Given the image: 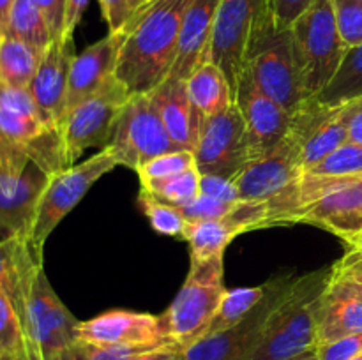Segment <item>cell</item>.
Returning a JSON list of instances; mask_svg holds the SVG:
<instances>
[{
    "mask_svg": "<svg viewBox=\"0 0 362 360\" xmlns=\"http://www.w3.org/2000/svg\"><path fill=\"white\" fill-rule=\"evenodd\" d=\"M16 0H0V39L6 35L7 23H9L11 11H13V6Z\"/></svg>",
    "mask_w": 362,
    "mask_h": 360,
    "instance_id": "681fc988",
    "label": "cell"
},
{
    "mask_svg": "<svg viewBox=\"0 0 362 360\" xmlns=\"http://www.w3.org/2000/svg\"><path fill=\"white\" fill-rule=\"evenodd\" d=\"M292 360H318V352H317V348L310 349V352L303 353V355L296 356V359H292Z\"/></svg>",
    "mask_w": 362,
    "mask_h": 360,
    "instance_id": "f907efd6",
    "label": "cell"
},
{
    "mask_svg": "<svg viewBox=\"0 0 362 360\" xmlns=\"http://www.w3.org/2000/svg\"><path fill=\"white\" fill-rule=\"evenodd\" d=\"M292 129L300 143L303 173L317 166L349 141L341 104L327 106L315 99H306L293 113Z\"/></svg>",
    "mask_w": 362,
    "mask_h": 360,
    "instance_id": "ac0fdd59",
    "label": "cell"
},
{
    "mask_svg": "<svg viewBox=\"0 0 362 360\" xmlns=\"http://www.w3.org/2000/svg\"><path fill=\"white\" fill-rule=\"evenodd\" d=\"M341 109L349 131V141L362 145V95L343 102Z\"/></svg>",
    "mask_w": 362,
    "mask_h": 360,
    "instance_id": "bcb514c9",
    "label": "cell"
},
{
    "mask_svg": "<svg viewBox=\"0 0 362 360\" xmlns=\"http://www.w3.org/2000/svg\"><path fill=\"white\" fill-rule=\"evenodd\" d=\"M0 360H27L23 328L20 316L0 286Z\"/></svg>",
    "mask_w": 362,
    "mask_h": 360,
    "instance_id": "836d02e7",
    "label": "cell"
},
{
    "mask_svg": "<svg viewBox=\"0 0 362 360\" xmlns=\"http://www.w3.org/2000/svg\"><path fill=\"white\" fill-rule=\"evenodd\" d=\"M74 55L76 53H74L73 39L52 41V44L42 53L34 80L28 87L41 115L49 126L57 129L66 108L67 83H69L71 62Z\"/></svg>",
    "mask_w": 362,
    "mask_h": 360,
    "instance_id": "44dd1931",
    "label": "cell"
},
{
    "mask_svg": "<svg viewBox=\"0 0 362 360\" xmlns=\"http://www.w3.org/2000/svg\"><path fill=\"white\" fill-rule=\"evenodd\" d=\"M352 360H362V355H359V356H356V359H352Z\"/></svg>",
    "mask_w": 362,
    "mask_h": 360,
    "instance_id": "f5cc1de1",
    "label": "cell"
},
{
    "mask_svg": "<svg viewBox=\"0 0 362 360\" xmlns=\"http://www.w3.org/2000/svg\"><path fill=\"white\" fill-rule=\"evenodd\" d=\"M332 275L362 282V240L350 244L345 256L332 265Z\"/></svg>",
    "mask_w": 362,
    "mask_h": 360,
    "instance_id": "ee69618b",
    "label": "cell"
},
{
    "mask_svg": "<svg viewBox=\"0 0 362 360\" xmlns=\"http://www.w3.org/2000/svg\"><path fill=\"white\" fill-rule=\"evenodd\" d=\"M281 224H310L350 244L362 235V176L352 179L327 196L292 212Z\"/></svg>",
    "mask_w": 362,
    "mask_h": 360,
    "instance_id": "e0dca14e",
    "label": "cell"
},
{
    "mask_svg": "<svg viewBox=\"0 0 362 360\" xmlns=\"http://www.w3.org/2000/svg\"><path fill=\"white\" fill-rule=\"evenodd\" d=\"M318 360H352L362 355V332L317 346Z\"/></svg>",
    "mask_w": 362,
    "mask_h": 360,
    "instance_id": "b9f144b4",
    "label": "cell"
},
{
    "mask_svg": "<svg viewBox=\"0 0 362 360\" xmlns=\"http://www.w3.org/2000/svg\"><path fill=\"white\" fill-rule=\"evenodd\" d=\"M362 95V44L346 49V55L331 83L313 97L320 104L336 106Z\"/></svg>",
    "mask_w": 362,
    "mask_h": 360,
    "instance_id": "4dcf8cb0",
    "label": "cell"
},
{
    "mask_svg": "<svg viewBox=\"0 0 362 360\" xmlns=\"http://www.w3.org/2000/svg\"><path fill=\"white\" fill-rule=\"evenodd\" d=\"M223 258L225 254L191 258V267L182 288L161 314L166 339L182 352L204 335L221 304L226 292L223 284Z\"/></svg>",
    "mask_w": 362,
    "mask_h": 360,
    "instance_id": "277c9868",
    "label": "cell"
},
{
    "mask_svg": "<svg viewBox=\"0 0 362 360\" xmlns=\"http://www.w3.org/2000/svg\"><path fill=\"white\" fill-rule=\"evenodd\" d=\"M191 102L202 116H212L226 112L235 102L228 78L211 60L200 64L186 80Z\"/></svg>",
    "mask_w": 362,
    "mask_h": 360,
    "instance_id": "4316f807",
    "label": "cell"
},
{
    "mask_svg": "<svg viewBox=\"0 0 362 360\" xmlns=\"http://www.w3.org/2000/svg\"><path fill=\"white\" fill-rule=\"evenodd\" d=\"M240 201H223L218 200V198L200 194L191 203L184 205L180 208H182L187 221H209V219H223L230 215L232 212L237 210Z\"/></svg>",
    "mask_w": 362,
    "mask_h": 360,
    "instance_id": "f35d334b",
    "label": "cell"
},
{
    "mask_svg": "<svg viewBox=\"0 0 362 360\" xmlns=\"http://www.w3.org/2000/svg\"><path fill=\"white\" fill-rule=\"evenodd\" d=\"M359 240H362V236H359V239H356V240H354V242H359ZM354 242H350V244H354ZM350 244H349V246H350Z\"/></svg>",
    "mask_w": 362,
    "mask_h": 360,
    "instance_id": "816d5d0a",
    "label": "cell"
},
{
    "mask_svg": "<svg viewBox=\"0 0 362 360\" xmlns=\"http://www.w3.org/2000/svg\"><path fill=\"white\" fill-rule=\"evenodd\" d=\"M233 97L246 127L250 161L267 154L285 140L292 129L293 115L258 88L246 67L240 74Z\"/></svg>",
    "mask_w": 362,
    "mask_h": 360,
    "instance_id": "5bb4252c",
    "label": "cell"
},
{
    "mask_svg": "<svg viewBox=\"0 0 362 360\" xmlns=\"http://www.w3.org/2000/svg\"><path fill=\"white\" fill-rule=\"evenodd\" d=\"M300 175V143L293 129H290L281 143L247 162L233 180L243 201H267Z\"/></svg>",
    "mask_w": 362,
    "mask_h": 360,
    "instance_id": "9a60e30c",
    "label": "cell"
},
{
    "mask_svg": "<svg viewBox=\"0 0 362 360\" xmlns=\"http://www.w3.org/2000/svg\"><path fill=\"white\" fill-rule=\"evenodd\" d=\"M296 277L279 275L267 281L264 299L244 320L219 334L198 339L182 352V360H243L260 339L262 330Z\"/></svg>",
    "mask_w": 362,
    "mask_h": 360,
    "instance_id": "7c38bea8",
    "label": "cell"
},
{
    "mask_svg": "<svg viewBox=\"0 0 362 360\" xmlns=\"http://www.w3.org/2000/svg\"><path fill=\"white\" fill-rule=\"evenodd\" d=\"M246 69L258 88L292 115L306 101L293 56L292 32L290 28H276L271 16L253 39L247 53Z\"/></svg>",
    "mask_w": 362,
    "mask_h": 360,
    "instance_id": "ba28073f",
    "label": "cell"
},
{
    "mask_svg": "<svg viewBox=\"0 0 362 360\" xmlns=\"http://www.w3.org/2000/svg\"><path fill=\"white\" fill-rule=\"evenodd\" d=\"M221 0H193L180 28L179 46L168 78L186 81L200 64L207 62L212 28Z\"/></svg>",
    "mask_w": 362,
    "mask_h": 360,
    "instance_id": "603a6c76",
    "label": "cell"
},
{
    "mask_svg": "<svg viewBox=\"0 0 362 360\" xmlns=\"http://www.w3.org/2000/svg\"><path fill=\"white\" fill-rule=\"evenodd\" d=\"M42 53L11 35L0 39V83L28 88L35 76Z\"/></svg>",
    "mask_w": 362,
    "mask_h": 360,
    "instance_id": "83f0119b",
    "label": "cell"
},
{
    "mask_svg": "<svg viewBox=\"0 0 362 360\" xmlns=\"http://www.w3.org/2000/svg\"><path fill=\"white\" fill-rule=\"evenodd\" d=\"M27 346V360H64L78 342L80 321L49 284L42 265L28 277L18 307Z\"/></svg>",
    "mask_w": 362,
    "mask_h": 360,
    "instance_id": "3957f363",
    "label": "cell"
},
{
    "mask_svg": "<svg viewBox=\"0 0 362 360\" xmlns=\"http://www.w3.org/2000/svg\"><path fill=\"white\" fill-rule=\"evenodd\" d=\"M154 348H126V346H95L78 341L64 360H134L140 353Z\"/></svg>",
    "mask_w": 362,
    "mask_h": 360,
    "instance_id": "74e56055",
    "label": "cell"
},
{
    "mask_svg": "<svg viewBox=\"0 0 362 360\" xmlns=\"http://www.w3.org/2000/svg\"><path fill=\"white\" fill-rule=\"evenodd\" d=\"M304 173L320 176H362V145L346 141L343 147Z\"/></svg>",
    "mask_w": 362,
    "mask_h": 360,
    "instance_id": "e575fe53",
    "label": "cell"
},
{
    "mask_svg": "<svg viewBox=\"0 0 362 360\" xmlns=\"http://www.w3.org/2000/svg\"><path fill=\"white\" fill-rule=\"evenodd\" d=\"M45 14L52 30L53 41L64 39V20H66V0H32Z\"/></svg>",
    "mask_w": 362,
    "mask_h": 360,
    "instance_id": "f6af8a7d",
    "label": "cell"
},
{
    "mask_svg": "<svg viewBox=\"0 0 362 360\" xmlns=\"http://www.w3.org/2000/svg\"><path fill=\"white\" fill-rule=\"evenodd\" d=\"M134 360H182V349L172 344L159 346V348L140 353Z\"/></svg>",
    "mask_w": 362,
    "mask_h": 360,
    "instance_id": "c3c4849f",
    "label": "cell"
},
{
    "mask_svg": "<svg viewBox=\"0 0 362 360\" xmlns=\"http://www.w3.org/2000/svg\"><path fill=\"white\" fill-rule=\"evenodd\" d=\"M39 265H42V258L34 253L27 236L7 235L0 240V286L16 311L23 299L28 277Z\"/></svg>",
    "mask_w": 362,
    "mask_h": 360,
    "instance_id": "484cf974",
    "label": "cell"
},
{
    "mask_svg": "<svg viewBox=\"0 0 362 360\" xmlns=\"http://www.w3.org/2000/svg\"><path fill=\"white\" fill-rule=\"evenodd\" d=\"M90 0H66V20H64V39H73L74 28L80 23L83 11Z\"/></svg>",
    "mask_w": 362,
    "mask_h": 360,
    "instance_id": "7dc6e473",
    "label": "cell"
},
{
    "mask_svg": "<svg viewBox=\"0 0 362 360\" xmlns=\"http://www.w3.org/2000/svg\"><path fill=\"white\" fill-rule=\"evenodd\" d=\"M129 99L127 88L113 76L95 94L64 115L59 131L67 168L88 148L99 147L103 150L112 143L120 113Z\"/></svg>",
    "mask_w": 362,
    "mask_h": 360,
    "instance_id": "9c48e42d",
    "label": "cell"
},
{
    "mask_svg": "<svg viewBox=\"0 0 362 360\" xmlns=\"http://www.w3.org/2000/svg\"><path fill=\"white\" fill-rule=\"evenodd\" d=\"M315 4V0H269V16L279 30L290 28Z\"/></svg>",
    "mask_w": 362,
    "mask_h": 360,
    "instance_id": "60d3db41",
    "label": "cell"
},
{
    "mask_svg": "<svg viewBox=\"0 0 362 360\" xmlns=\"http://www.w3.org/2000/svg\"><path fill=\"white\" fill-rule=\"evenodd\" d=\"M269 18V0H221L207 60L228 78L235 94L253 39Z\"/></svg>",
    "mask_w": 362,
    "mask_h": 360,
    "instance_id": "30bf717a",
    "label": "cell"
},
{
    "mask_svg": "<svg viewBox=\"0 0 362 360\" xmlns=\"http://www.w3.org/2000/svg\"><path fill=\"white\" fill-rule=\"evenodd\" d=\"M265 292H267V282L260 286H251V288L226 289L218 311L212 316L211 323L207 325L202 337L219 334V332L226 330V328L233 327L240 320H244L253 311V307H257L258 302L264 299Z\"/></svg>",
    "mask_w": 362,
    "mask_h": 360,
    "instance_id": "f546056e",
    "label": "cell"
},
{
    "mask_svg": "<svg viewBox=\"0 0 362 360\" xmlns=\"http://www.w3.org/2000/svg\"><path fill=\"white\" fill-rule=\"evenodd\" d=\"M191 2L147 0L126 25L115 78L131 95L148 94L168 78Z\"/></svg>",
    "mask_w": 362,
    "mask_h": 360,
    "instance_id": "6da1fadb",
    "label": "cell"
},
{
    "mask_svg": "<svg viewBox=\"0 0 362 360\" xmlns=\"http://www.w3.org/2000/svg\"><path fill=\"white\" fill-rule=\"evenodd\" d=\"M30 162L48 176L67 168L60 131L42 116L0 106V179H18Z\"/></svg>",
    "mask_w": 362,
    "mask_h": 360,
    "instance_id": "8992f818",
    "label": "cell"
},
{
    "mask_svg": "<svg viewBox=\"0 0 362 360\" xmlns=\"http://www.w3.org/2000/svg\"><path fill=\"white\" fill-rule=\"evenodd\" d=\"M200 180L202 173L198 168L186 169L177 175L166 176V179L158 180H147V182H140L141 189L151 193L152 196L159 198V200L172 203L175 207H184V205L191 203L197 196H200Z\"/></svg>",
    "mask_w": 362,
    "mask_h": 360,
    "instance_id": "1f68e13d",
    "label": "cell"
},
{
    "mask_svg": "<svg viewBox=\"0 0 362 360\" xmlns=\"http://www.w3.org/2000/svg\"><path fill=\"white\" fill-rule=\"evenodd\" d=\"M193 152L202 175L212 173L235 179L237 173L250 162L246 127L235 102L226 112L202 120Z\"/></svg>",
    "mask_w": 362,
    "mask_h": 360,
    "instance_id": "4fadbf2b",
    "label": "cell"
},
{
    "mask_svg": "<svg viewBox=\"0 0 362 360\" xmlns=\"http://www.w3.org/2000/svg\"><path fill=\"white\" fill-rule=\"evenodd\" d=\"M200 194L218 198L223 201H240L235 180L228 179V176L212 175V173L202 175Z\"/></svg>",
    "mask_w": 362,
    "mask_h": 360,
    "instance_id": "7bdbcfd3",
    "label": "cell"
},
{
    "mask_svg": "<svg viewBox=\"0 0 362 360\" xmlns=\"http://www.w3.org/2000/svg\"><path fill=\"white\" fill-rule=\"evenodd\" d=\"M290 32L304 97L313 99L331 83L349 49L339 35L332 0H315Z\"/></svg>",
    "mask_w": 362,
    "mask_h": 360,
    "instance_id": "5b68a950",
    "label": "cell"
},
{
    "mask_svg": "<svg viewBox=\"0 0 362 360\" xmlns=\"http://www.w3.org/2000/svg\"><path fill=\"white\" fill-rule=\"evenodd\" d=\"M338 30L346 48L362 44V0H332Z\"/></svg>",
    "mask_w": 362,
    "mask_h": 360,
    "instance_id": "8d00e7d4",
    "label": "cell"
},
{
    "mask_svg": "<svg viewBox=\"0 0 362 360\" xmlns=\"http://www.w3.org/2000/svg\"><path fill=\"white\" fill-rule=\"evenodd\" d=\"M148 94L173 143L184 150H194L204 116L191 102L186 81L166 78Z\"/></svg>",
    "mask_w": 362,
    "mask_h": 360,
    "instance_id": "d4e9b609",
    "label": "cell"
},
{
    "mask_svg": "<svg viewBox=\"0 0 362 360\" xmlns=\"http://www.w3.org/2000/svg\"><path fill=\"white\" fill-rule=\"evenodd\" d=\"M362 332V282L334 277L318 307V344Z\"/></svg>",
    "mask_w": 362,
    "mask_h": 360,
    "instance_id": "7402d4cb",
    "label": "cell"
},
{
    "mask_svg": "<svg viewBox=\"0 0 362 360\" xmlns=\"http://www.w3.org/2000/svg\"><path fill=\"white\" fill-rule=\"evenodd\" d=\"M48 175L30 162L18 179H0V229L27 236Z\"/></svg>",
    "mask_w": 362,
    "mask_h": 360,
    "instance_id": "cb8c5ba5",
    "label": "cell"
},
{
    "mask_svg": "<svg viewBox=\"0 0 362 360\" xmlns=\"http://www.w3.org/2000/svg\"><path fill=\"white\" fill-rule=\"evenodd\" d=\"M265 201H240L237 210L223 219L189 221L182 239L189 244L191 258H211L225 254L228 244L240 233L265 228Z\"/></svg>",
    "mask_w": 362,
    "mask_h": 360,
    "instance_id": "d6986e66",
    "label": "cell"
},
{
    "mask_svg": "<svg viewBox=\"0 0 362 360\" xmlns=\"http://www.w3.org/2000/svg\"><path fill=\"white\" fill-rule=\"evenodd\" d=\"M98 2L101 6V13L108 25V30L119 32L126 28L131 18L147 0H98Z\"/></svg>",
    "mask_w": 362,
    "mask_h": 360,
    "instance_id": "ab89813d",
    "label": "cell"
},
{
    "mask_svg": "<svg viewBox=\"0 0 362 360\" xmlns=\"http://www.w3.org/2000/svg\"><path fill=\"white\" fill-rule=\"evenodd\" d=\"M138 203H140L144 214L147 215L154 232L166 236L182 239L187 222H189L186 215H184L182 208L175 207L172 203H166V201L152 196L151 193L144 189H140V194H138Z\"/></svg>",
    "mask_w": 362,
    "mask_h": 360,
    "instance_id": "d6a6232c",
    "label": "cell"
},
{
    "mask_svg": "<svg viewBox=\"0 0 362 360\" xmlns=\"http://www.w3.org/2000/svg\"><path fill=\"white\" fill-rule=\"evenodd\" d=\"M106 150L119 166L134 169L158 155L180 150L170 138L151 94L131 95L117 122L115 134Z\"/></svg>",
    "mask_w": 362,
    "mask_h": 360,
    "instance_id": "8fae6325",
    "label": "cell"
},
{
    "mask_svg": "<svg viewBox=\"0 0 362 360\" xmlns=\"http://www.w3.org/2000/svg\"><path fill=\"white\" fill-rule=\"evenodd\" d=\"M78 341L95 346H126V348H159L170 344L163 330L161 316L134 311L113 309L80 321Z\"/></svg>",
    "mask_w": 362,
    "mask_h": 360,
    "instance_id": "2e32d148",
    "label": "cell"
},
{
    "mask_svg": "<svg viewBox=\"0 0 362 360\" xmlns=\"http://www.w3.org/2000/svg\"><path fill=\"white\" fill-rule=\"evenodd\" d=\"M194 166H197L194 152L180 148V150L166 152V154L151 159L144 166H140L136 169V173L140 182H147V180H158L177 175V173H182L186 169L194 168Z\"/></svg>",
    "mask_w": 362,
    "mask_h": 360,
    "instance_id": "d590c367",
    "label": "cell"
},
{
    "mask_svg": "<svg viewBox=\"0 0 362 360\" xmlns=\"http://www.w3.org/2000/svg\"><path fill=\"white\" fill-rule=\"evenodd\" d=\"M124 37H126V28L119 32H108L105 37L73 56L64 115L95 94L106 81L115 76Z\"/></svg>",
    "mask_w": 362,
    "mask_h": 360,
    "instance_id": "ffe728a7",
    "label": "cell"
},
{
    "mask_svg": "<svg viewBox=\"0 0 362 360\" xmlns=\"http://www.w3.org/2000/svg\"><path fill=\"white\" fill-rule=\"evenodd\" d=\"M361 236H362V235H361ZM357 239H359V236H357ZM352 242H354V240H352Z\"/></svg>",
    "mask_w": 362,
    "mask_h": 360,
    "instance_id": "db71d44e",
    "label": "cell"
},
{
    "mask_svg": "<svg viewBox=\"0 0 362 360\" xmlns=\"http://www.w3.org/2000/svg\"><path fill=\"white\" fill-rule=\"evenodd\" d=\"M117 166V159L106 148H103L98 154L90 155L87 161L48 176V184L39 196L28 232V244L39 258H42V247L53 229L83 200L90 187Z\"/></svg>",
    "mask_w": 362,
    "mask_h": 360,
    "instance_id": "52a82bcc",
    "label": "cell"
},
{
    "mask_svg": "<svg viewBox=\"0 0 362 360\" xmlns=\"http://www.w3.org/2000/svg\"><path fill=\"white\" fill-rule=\"evenodd\" d=\"M6 35L16 37L45 53L52 44L53 35L45 14L32 0H16L11 11Z\"/></svg>",
    "mask_w": 362,
    "mask_h": 360,
    "instance_id": "f1b7e54d",
    "label": "cell"
},
{
    "mask_svg": "<svg viewBox=\"0 0 362 360\" xmlns=\"http://www.w3.org/2000/svg\"><path fill=\"white\" fill-rule=\"evenodd\" d=\"M332 267L296 277L243 360H292L318 346V307Z\"/></svg>",
    "mask_w": 362,
    "mask_h": 360,
    "instance_id": "7a4b0ae2",
    "label": "cell"
}]
</instances>
